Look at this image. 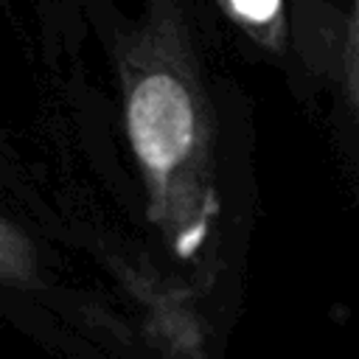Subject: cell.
Segmentation results:
<instances>
[{"mask_svg": "<svg viewBox=\"0 0 359 359\" xmlns=\"http://www.w3.org/2000/svg\"><path fill=\"white\" fill-rule=\"evenodd\" d=\"M126 135L151 219L180 238L199 224L208 188V107L174 0H149L118 45Z\"/></svg>", "mask_w": 359, "mask_h": 359, "instance_id": "6da1fadb", "label": "cell"}, {"mask_svg": "<svg viewBox=\"0 0 359 359\" xmlns=\"http://www.w3.org/2000/svg\"><path fill=\"white\" fill-rule=\"evenodd\" d=\"M0 283H36V252L22 230L0 219Z\"/></svg>", "mask_w": 359, "mask_h": 359, "instance_id": "7a4b0ae2", "label": "cell"}, {"mask_svg": "<svg viewBox=\"0 0 359 359\" xmlns=\"http://www.w3.org/2000/svg\"><path fill=\"white\" fill-rule=\"evenodd\" d=\"M227 6V11L241 20L244 25H269L278 11H280V0H222Z\"/></svg>", "mask_w": 359, "mask_h": 359, "instance_id": "3957f363", "label": "cell"}]
</instances>
